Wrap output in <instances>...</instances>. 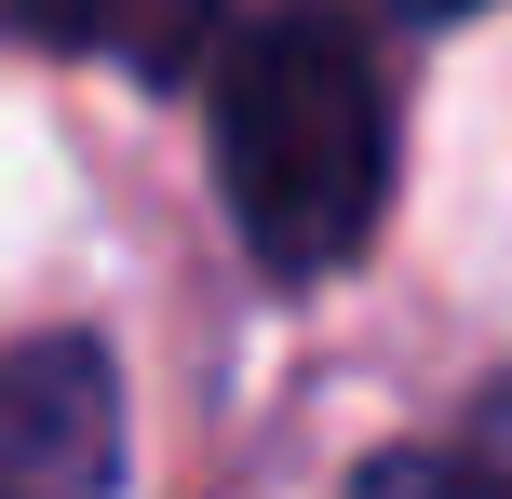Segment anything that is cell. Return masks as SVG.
Masks as SVG:
<instances>
[{
  "instance_id": "obj_3",
  "label": "cell",
  "mask_w": 512,
  "mask_h": 499,
  "mask_svg": "<svg viewBox=\"0 0 512 499\" xmlns=\"http://www.w3.org/2000/svg\"><path fill=\"white\" fill-rule=\"evenodd\" d=\"M14 41H54V54H95L122 81H189L203 68V0H0Z\"/></svg>"
},
{
  "instance_id": "obj_2",
  "label": "cell",
  "mask_w": 512,
  "mask_h": 499,
  "mask_svg": "<svg viewBox=\"0 0 512 499\" xmlns=\"http://www.w3.org/2000/svg\"><path fill=\"white\" fill-rule=\"evenodd\" d=\"M122 486V378L95 338L0 351V499H108Z\"/></svg>"
},
{
  "instance_id": "obj_1",
  "label": "cell",
  "mask_w": 512,
  "mask_h": 499,
  "mask_svg": "<svg viewBox=\"0 0 512 499\" xmlns=\"http://www.w3.org/2000/svg\"><path fill=\"white\" fill-rule=\"evenodd\" d=\"M216 68V189L270 284H324L391 216V68L351 14H256Z\"/></svg>"
},
{
  "instance_id": "obj_4",
  "label": "cell",
  "mask_w": 512,
  "mask_h": 499,
  "mask_svg": "<svg viewBox=\"0 0 512 499\" xmlns=\"http://www.w3.org/2000/svg\"><path fill=\"white\" fill-rule=\"evenodd\" d=\"M351 499H499V473H472V459H432V446H405V459H378Z\"/></svg>"
},
{
  "instance_id": "obj_5",
  "label": "cell",
  "mask_w": 512,
  "mask_h": 499,
  "mask_svg": "<svg viewBox=\"0 0 512 499\" xmlns=\"http://www.w3.org/2000/svg\"><path fill=\"white\" fill-rule=\"evenodd\" d=\"M391 14H418V27H445V14H486V0H391Z\"/></svg>"
}]
</instances>
